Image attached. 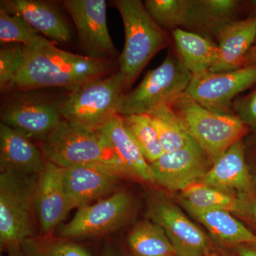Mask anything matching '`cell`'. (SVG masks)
I'll return each instance as SVG.
<instances>
[{
	"instance_id": "1",
	"label": "cell",
	"mask_w": 256,
	"mask_h": 256,
	"mask_svg": "<svg viewBox=\"0 0 256 256\" xmlns=\"http://www.w3.org/2000/svg\"><path fill=\"white\" fill-rule=\"evenodd\" d=\"M114 66L112 60L70 53L40 36L24 46L22 66L10 90L28 92L46 87L72 90L84 82L110 75Z\"/></svg>"
},
{
	"instance_id": "2",
	"label": "cell",
	"mask_w": 256,
	"mask_h": 256,
	"mask_svg": "<svg viewBox=\"0 0 256 256\" xmlns=\"http://www.w3.org/2000/svg\"><path fill=\"white\" fill-rule=\"evenodd\" d=\"M114 4L124 26V45L119 57V70L126 94L152 58L168 46L169 37L148 14L143 2L116 0Z\"/></svg>"
},
{
	"instance_id": "3",
	"label": "cell",
	"mask_w": 256,
	"mask_h": 256,
	"mask_svg": "<svg viewBox=\"0 0 256 256\" xmlns=\"http://www.w3.org/2000/svg\"><path fill=\"white\" fill-rule=\"evenodd\" d=\"M124 96V79L118 70L69 90L60 102V114L70 124L99 130L120 116Z\"/></svg>"
},
{
	"instance_id": "4",
	"label": "cell",
	"mask_w": 256,
	"mask_h": 256,
	"mask_svg": "<svg viewBox=\"0 0 256 256\" xmlns=\"http://www.w3.org/2000/svg\"><path fill=\"white\" fill-rule=\"evenodd\" d=\"M172 107L212 164L250 133L249 128L235 114L208 110L185 94L172 104Z\"/></svg>"
},
{
	"instance_id": "5",
	"label": "cell",
	"mask_w": 256,
	"mask_h": 256,
	"mask_svg": "<svg viewBox=\"0 0 256 256\" xmlns=\"http://www.w3.org/2000/svg\"><path fill=\"white\" fill-rule=\"evenodd\" d=\"M44 159L67 169L79 165H114L124 172V166L100 131L76 126L66 120L41 141Z\"/></svg>"
},
{
	"instance_id": "6",
	"label": "cell",
	"mask_w": 256,
	"mask_h": 256,
	"mask_svg": "<svg viewBox=\"0 0 256 256\" xmlns=\"http://www.w3.org/2000/svg\"><path fill=\"white\" fill-rule=\"evenodd\" d=\"M38 175L2 172L0 174V242L18 246L34 237L33 214Z\"/></svg>"
},
{
	"instance_id": "7",
	"label": "cell",
	"mask_w": 256,
	"mask_h": 256,
	"mask_svg": "<svg viewBox=\"0 0 256 256\" xmlns=\"http://www.w3.org/2000/svg\"><path fill=\"white\" fill-rule=\"evenodd\" d=\"M192 77L178 57L168 55L159 66L146 74L136 88L126 94L120 116L150 114L161 106L172 105L185 94Z\"/></svg>"
},
{
	"instance_id": "8",
	"label": "cell",
	"mask_w": 256,
	"mask_h": 256,
	"mask_svg": "<svg viewBox=\"0 0 256 256\" xmlns=\"http://www.w3.org/2000/svg\"><path fill=\"white\" fill-rule=\"evenodd\" d=\"M134 210V200L128 192H116L96 203L79 207L73 218L60 227V235L78 238L110 233L124 226Z\"/></svg>"
},
{
	"instance_id": "9",
	"label": "cell",
	"mask_w": 256,
	"mask_h": 256,
	"mask_svg": "<svg viewBox=\"0 0 256 256\" xmlns=\"http://www.w3.org/2000/svg\"><path fill=\"white\" fill-rule=\"evenodd\" d=\"M255 84L256 65L230 72H208L195 76L185 94L208 110L234 114V98Z\"/></svg>"
},
{
	"instance_id": "10",
	"label": "cell",
	"mask_w": 256,
	"mask_h": 256,
	"mask_svg": "<svg viewBox=\"0 0 256 256\" xmlns=\"http://www.w3.org/2000/svg\"><path fill=\"white\" fill-rule=\"evenodd\" d=\"M146 216L164 230L176 256H208L214 252L208 236L168 197H152Z\"/></svg>"
},
{
	"instance_id": "11",
	"label": "cell",
	"mask_w": 256,
	"mask_h": 256,
	"mask_svg": "<svg viewBox=\"0 0 256 256\" xmlns=\"http://www.w3.org/2000/svg\"><path fill=\"white\" fill-rule=\"evenodd\" d=\"M62 4L76 28L82 55L114 62L118 50L108 28L105 0H66Z\"/></svg>"
},
{
	"instance_id": "12",
	"label": "cell",
	"mask_w": 256,
	"mask_h": 256,
	"mask_svg": "<svg viewBox=\"0 0 256 256\" xmlns=\"http://www.w3.org/2000/svg\"><path fill=\"white\" fill-rule=\"evenodd\" d=\"M2 124L30 139L42 141L64 120L60 102L37 96L18 95L2 106Z\"/></svg>"
},
{
	"instance_id": "13",
	"label": "cell",
	"mask_w": 256,
	"mask_h": 256,
	"mask_svg": "<svg viewBox=\"0 0 256 256\" xmlns=\"http://www.w3.org/2000/svg\"><path fill=\"white\" fill-rule=\"evenodd\" d=\"M212 165L194 140L182 149L164 152L150 164L154 184L171 192H181L198 182Z\"/></svg>"
},
{
	"instance_id": "14",
	"label": "cell",
	"mask_w": 256,
	"mask_h": 256,
	"mask_svg": "<svg viewBox=\"0 0 256 256\" xmlns=\"http://www.w3.org/2000/svg\"><path fill=\"white\" fill-rule=\"evenodd\" d=\"M64 168L46 162L37 180L35 214L43 235H50L76 208L64 185Z\"/></svg>"
},
{
	"instance_id": "15",
	"label": "cell",
	"mask_w": 256,
	"mask_h": 256,
	"mask_svg": "<svg viewBox=\"0 0 256 256\" xmlns=\"http://www.w3.org/2000/svg\"><path fill=\"white\" fill-rule=\"evenodd\" d=\"M124 176H126L124 172L114 165H79L65 169L64 185L78 208L107 196L116 190Z\"/></svg>"
},
{
	"instance_id": "16",
	"label": "cell",
	"mask_w": 256,
	"mask_h": 256,
	"mask_svg": "<svg viewBox=\"0 0 256 256\" xmlns=\"http://www.w3.org/2000/svg\"><path fill=\"white\" fill-rule=\"evenodd\" d=\"M200 182L232 194L255 191L256 184L246 160L244 140L229 148Z\"/></svg>"
},
{
	"instance_id": "17",
	"label": "cell",
	"mask_w": 256,
	"mask_h": 256,
	"mask_svg": "<svg viewBox=\"0 0 256 256\" xmlns=\"http://www.w3.org/2000/svg\"><path fill=\"white\" fill-rule=\"evenodd\" d=\"M216 38L218 60L210 72L220 73L248 67V56L256 44V15L228 24Z\"/></svg>"
},
{
	"instance_id": "18",
	"label": "cell",
	"mask_w": 256,
	"mask_h": 256,
	"mask_svg": "<svg viewBox=\"0 0 256 256\" xmlns=\"http://www.w3.org/2000/svg\"><path fill=\"white\" fill-rule=\"evenodd\" d=\"M1 10L21 16L38 33L52 41L66 43L72 31L55 4L44 0L1 1Z\"/></svg>"
},
{
	"instance_id": "19",
	"label": "cell",
	"mask_w": 256,
	"mask_h": 256,
	"mask_svg": "<svg viewBox=\"0 0 256 256\" xmlns=\"http://www.w3.org/2000/svg\"><path fill=\"white\" fill-rule=\"evenodd\" d=\"M46 161L31 139L16 130L0 124V170L38 175Z\"/></svg>"
},
{
	"instance_id": "20",
	"label": "cell",
	"mask_w": 256,
	"mask_h": 256,
	"mask_svg": "<svg viewBox=\"0 0 256 256\" xmlns=\"http://www.w3.org/2000/svg\"><path fill=\"white\" fill-rule=\"evenodd\" d=\"M98 131L118 158L128 176L154 184L150 164L124 128L122 116H116Z\"/></svg>"
},
{
	"instance_id": "21",
	"label": "cell",
	"mask_w": 256,
	"mask_h": 256,
	"mask_svg": "<svg viewBox=\"0 0 256 256\" xmlns=\"http://www.w3.org/2000/svg\"><path fill=\"white\" fill-rule=\"evenodd\" d=\"M210 232L213 240L224 246L256 247V234L233 214L225 210H200L182 205Z\"/></svg>"
},
{
	"instance_id": "22",
	"label": "cell",
	"mask_w": 256,
	"mask_h": 256,
	"mask_svg": "<svg viewBox=\"0 0 256 256\" xmlns=\"http://www.w3.org/2000/svg\"><path fill=\"white\" fill-rule=\"evenodd\" d=\"M178 58L193 76L210 72L218 60V44L201 34L182 28L172 31Z\"/></svg>"
},
{
	"instance_id": "23",
	"label": "cell",
	"mask_w": 256,
	"mask_h": 256,
	"mask_svg": "<svg viewBox=\"0 0 256 256\" xmlns=\"http://www.w3.org/2000/svg\"><path fill=\"white\" fill-rule=\"evenodd\" d=\"M143 4L154 22L164 31L183 28L198 30L196 0H146Z\"/></svg>"
},
{
	"instance_id": "24",
	"label": "cell",
	"mask_w": 256,
	"mask_h": 256,
	"mask_svg": "<svg viewBox=\"0 0 256 256\" xmlns=\"http://www.w3.org/2000/svg\"><path fill=\"white\" fill-rule=\"evenodd\" d=\"M128 245L133 256H176L163 228L149 220L136 224L128 235Z\"/></svg>"
},
{
	"instance_id": "25",
	"label": "cell",
	"mask_w": 256,
	"mask_h": 256,
	"mask_svg": "<svg viewBox=\"0 0 256 256\" xmlns=\"http://www.w3.org/2000/svg\"><path fill=\"white\" fill-rule=\"evenodd\" d=\"M178 201L200 210H225L235 214L238 206V195L220 191L198 182L180 192Z\"/></svg>"
},
{
	"instance_id": "26",
	"label": "cell",
	"mask_w": 256,
	"mask_h": 256,
	"mask_svg": "<svg viewBox=\"0 0 256 256\" xmlns=\"http://www.w3.org/2000/svg\"><path fill=\"white\" fill-rule=\"evenodd\" d=\"M148 116L156 128L164 152L178 150L193 142L172 105L161 106Z\"/></svg>"
},
{
	"instance_id": "27",
	"label": "cell",
	"mask_w": 256,
	"mask_h": 256,
	"mask_svg": "<svg viewBox=\"0 0 256 256\" xmlns=\"http://www.w3.org/2000/svg\"><path fill=\"white\" fill-rule=\"evenodd\" d=\"M122 118L124 128L148 163L152 164L164 154V150L150 116L133 114L122 116Z\"/></svg>"
},
{
	"instance_id": "28",
	"label": "cell",
	"mask_w": 256,
	"mask_h": 256,
	"mask_svg": "<svg viewBox=\"0 0 256 256\" xmlns=\"http://www.w3.org/2000/svg\"><path fill=\"white\" fill-rule=\"evenodd\" d=\"M201 34L216 36L228 24L235 21L234 16L242 2L236 0H196Z\"/></svg>"
},
{
	"instance_id": "29",
	"label": "cell",
	"mask_w": 256,
	"mask_h": 256,
	"mask_svg": "<svg viewBox=\"0 0 256 256\" xmlns=\"http://www.w3.org/2000/svg\"><path fill=\"white\" fill-rule=\"evenodd\" d=\"M28 256H90L86 249L73 242L50 237H32L22 244Z\"/></svg>"
},
{
	"instance_id": "30",
	"label": "cell",
	"mask_w": 256,
	"mask_h": 256,
	"mask_svg": "<svg viewBox=\"0 0 256 256\" xmlns=\"http://www.w3.org/2000/svg\"><path fill=\"white\" fill-rule=\"evenodd\" d=\"M40 36L21 16L0 10L1 44H15L28 46Z\"/></svg>"
},
{
	"instance_id": "31",
	"label": "cell",
	"mask_w": 256,
	"mask_h": 256,
	"mask_svg": "<svg viewBox=\"0 0 256 256\" xmlns=\"http://www.w3.org/2000/svg\"><path fill=\"white\" fill-rule=\"evenodd\" d=\"M24 46L22 44L3 45L0 50V88L9 90L22 68Z\"/></svg>"
},
{
	"instance_id": "32",
	"label": "cell",
	"mask_w": 256,
	"mask_h": 256,
	"mask_svg": "<svg viewBox=\"0 0 256 256\" xmlns=\"http://www.w3.org/2000/svg\"><path fill=\"white\" fill-rule=\"evenodd\" d=\"M233 111L250 130L256 129V87L248 95L234 101Z\"/></svg>"
},
{
	"instance_id": "33",
	"label": "cell",
	"mask_w": 256,
	"mask_h": 256,
	"mask_svg": "<svg viewBox=\"0 0 256 256\" xmlns=\"http://www.w3.org/2000/svg\"><path fill=\"white\" fill-rule=\"evenodd\" d=\"M238 206L235 216L256 234V190L238 194Z\"/></svg>"
},
{
	"instance_id": "34",
	"label": "cell",
	"mask_w": 256,
	"mask_h": 256,
	"mask_svg": "<svg viewBox=\"0 0 256 256\" xmlns=\"http://www.w3.org/2000/svg\"><path fill=\"white\" fill-rule=\"evenodd\" d=\"M244 142L247 164L256 184V129L244 138Z\"/></svg>"
},
{
	"instance_id": "35",
	"label": "cell",
	"mask_w": 256,
	"mask_h": 256,
	"mask_svg": "<svg viewBox=\"0 0 256 256\" xmlns=\"http://www.w3.org/2000/svg\"><path fill=\"white\" fill-rule=\"evenodd\" d=\"M233 248L237 256H256V247L252 246L240 245Z\"/></svg>"
},
{
	"instance_id": "36",
	"label": "cell",
	"mask_w": 256,
	"mask_h": 256,
	"mask_svg": "<svg viewBox=\"0 0 256 256\" xmlns=\"http://www.w3.org/2000/svg\"><path fill=\"white\" fill-rule=\"evenodd\" d=\"M10 250H11L12 256H23L18 250V246L10 248Z\"/></svg>"
},
{
	"instance_id": "37",
	"label": "cell",
	"mask_w": 256,
	"mask_h": 256,
	"mask_svg": "<svg viewBox=\"0 0 256 256\" xmlns=\"http://www.w3.org/2000/svg\"><path fill=\"white\" fill-rule=\"evenodd\" d=\"M252 10H254V12H255L256 14V1L252 2Z\"/></svg>"
},
{
	"instance_id": "38",
	"label": "cell",
	"mask_w": 256,
	"mask_h": 256,
	"mask_svg": "<svg viewBox=\"0 0 256 256\" xmlns=\"http://www.w3.org/2000/svg\"><path fill=\"white\" fill-rule=\"evenodd\" d=\"M105 256H116L114 255V254H112V252H108V254H106V255Z\"/></svg>"
},
{
	"instance_id": "39",
	"label": "cell",
	"mask_w": 256,
	"mask_h": 256,
	"mask_svg": "<svg viewBox=\"0 0 256 256\" xmlns=\"http://www.w3.org/2000/svg\"><path fill=\"white\" fill-rule=\"evenodd\" d=\"M208 256H218L217 255V254H216V252H212V254H210V255Z\"/></svg>"
}]
</instances>
